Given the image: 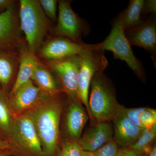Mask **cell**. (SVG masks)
<instances>
[{
	"instance_id": "13",
	"label": "cell",
	"mask_w": 156,
	"mask_h": 156,
	"mask_svg": "<svg viewBox=\"0 0 156 156\" xmlns=\"http://www.w3.org/2000/svg\"><path fill=\"white\" fill-rule=\"evenodd\" d=\"M113 139V131L109 122H96L78 140L84 151L93 152Z\"/></svg>"
},
{
	"instance_id": "32",
	"label": "cell",
	"mask_w": 156,
	"mask_h": 156,
	"mask_svg": "<svg viewBox=\"0 0 156 156\" xmlns=\"http://www.w3.org/2000/svg\"><path fill=\"white\" fill-rule=\"evenodd\" d=\"M82 156H94L93 153L91 152L86 151H83V154Z\"/></svg>"
},
{
	"instance_id": "30",
	"label": "cell",
	"mask_w": 156,
	"mask_h": 156,
	"mask_svg": "<svg viewBox=\"0 0 156 156\" xmlns=\"http://www.w3.org/2000/svg\"><path fill=\"white\" fill-rule=\"evenodd\" d=\"M10 147V144L9 142L0 139V152H5Z\"/></svg>"
},
{
	"instance_id": "2",
	"label": "cell",
	"mask_w": 156,
	"mask_h": 156,
	"mask_svg": "<svg viewBox=\"0 0 156 156\" xmlns=\"http://www.w3.org/2000/svg\"><path fill=\"white\" fill-rule=\"evenodd\" d=\"M89 97L91 120L96 122L112 120L120 104L114 89L103 73H97L92 78Z\"/></svg>"
},
{
	"instance_id": "20",
	"label": "cell",
	"mask_w": 156,
	"mask_h": 156,
	"mask_svg": "<svg viewBox=\"0 0 156 156\" xmlns=\"http://www.w3.org/2000/svg\"><path fill=\"white\" fill-rule=\"evenodd\" d=\"M11 109L10 100H8L5 92L0 89V129L9 136L14 117Z\"/></svg>"
},
{
	"instance_id": "17",
	"label": "cell",
	"mask_w": 156,
	"mask_h": 156,
	"mask_svg": "<svg viewBox=\"0 0 156 156\" xmlns=\"http://www.w3.org/2000/svg\"><path fill=\"white\" fill-rule=\"evenodd\" d=\"M31 80L42 92L48 95H58L62 91L51 73L40 62L34 72Z\"/></svg>"
},
{
	"instance_id": "9",
	"label": "cell",
	"mask_w": 156,
	"mask_h": 156,
	"mask_svg": "<svg viewBox=\"0 0 156 156\" xmlns=\"http://www.w3.org/2000/svg\"><path fill=\"white\" fill-rule=\"evenodd\" d=\"M140 25L126 31L125 35L131 46L143 48L151 55L156 64V19L151 15Z\"/></svg>"
},
{
	"instance_id": "7",
	"label": "cell",
	"mask_w": 156,
	"mask_h": 156,
	"mask_svg": "<svg viewBox=\"0 0 156 156\" xmlns=\"http://www.w3.org/2000/svg\"><path fill=\"white\" fill-rule=\"evenodd\" d=\"M54 32L58 37H63L76 43L82 44L83 34L89 33V24L80 18L73 11L68 1L58 2V15Z\"/></svg>"
},
{
	"instance_id": "11",
	"label": "cell",
	"mask_w": 156,
	"mask_h": 156,
	"mask_svg": "<svg viewBox=\"0 0 156 156\" xmlns=\"http://www.w3.org/2000/svg\"><path fill=\"white\" fill-rule=\"evenodd\" d=\"M20 27L13 6L0 14V53H11L20 42Z\"/></svg>"
},
{
	"instance_id": "10",
	"label": "cell",
	"mask_w": 156,
	"mask_h": 156,
	"mask_svg": "<svg viewBox=\"0 0 156 156\" xmlns=\"http://www.w3.org/2000/svg\"><path fill=\"white\" fill-rule=\"evenodd\" d=\"M112 121L113 140L118 145L123 148H129L133 145L144 129L136 126L127 117L125 107L120 105Z\"/></svg>"
},
{
	"instance_id": "22",
	"label": "cell",
	"mask_w": 156,
	"mask_h": 156,
	"mask_svg": "<svg viewBox=\"0 0 156 156\" xmlns=\"http://www.w3.org/2000/svg\"><path fill=\"white\" fill-rule=\"evenodd\" d=\"M83 151L78 141L71 140L63 144L59 156H82Z\"/></svg>"
},
{
	"instance_id": "23",
	"label": "cell",
	"mask_w": 156,
	"mask_h": 156,
	"mask_svg": "<svg viewBox=\"0 0 156 156\" xmlns=\"http://www.w3.org/2000/svg\"><path fill=\"white\" fill-rule=\"evenodd\" d=\"M140 124L144 128H148L156 125V111L145 108L139 116Z\"/></svg>"
},
{
	"instance_id": "24",
	"label": "cell",
	"mask_w": 156,
	"mask_h": 156,
	"mask_svg": "<svg viewBox=\"0 0 156 156\" xmlns=\"http://www.w3.org/2000/svg\"><path fill=\"white\" fill-rule=\"evenodd\" d=\"M120 150L113 139L92 152L94 156H116Z\"/></svg>"
},
{
	"instance_id": "21",
	"label": "cell",
	"mask_w": 156,
	"mask_h": 156,
	"mask_svg": "<svg viewBox=\"0 0 156 156\" xmlns=\"http://www.w3.org/2000/svg\"><path fill=\"white\" fill-rule=\"evenodd\" d=\"M11 53H0V84L7 87L10 83L14 70Z\"/></svg>"
},
{
	"instance_id": "8",
	"label": "cell",
	"mask_w": 156,
	"mask_h": 156,
	"mask_svg": "<svg viewBox=\"0 0 156 156\" xmlns=\"http://www.w3.org/2000/svg\"><path fill=\"white\" fill-rule=\"evenodd\" d=\"M48 65L58 78L62 91L69 98L79 100L78 87L80 55L61 60L50 61Z\"/></svg>"
},
{
	"instance_id": "15",
	"label": "cell",
	"mask_w": 156,
	"mask_h": 156,
	"mask_svg": "<svg viewBox=\"0 0 156 156\" xmlns=\"http://www.w3.org/2000/svg\"><path fill=\"white\" fill-rule=\"evenodd\" d=\"M66 118V131L71 140L78 141L82 136L89 116L79 100L71 99Z\"/></svg>"
},
{
	"instance_id": "25",
	"label": "cell",
	"mask_w": 156,
	"mask_h": 156,
	"mask_svg": "<svg viewBox=\"0 0 156 156\" xmlns=\"http://www.w3.org/2000/svg\"><path fill=\"white\" fill-rule=\"evenodd\" d=\"M39 2L46 16L53 21H56L57 20V1L56 0H40Z\"/></svg>"
},
{
	"instance_id": "3",
	"label": "cell",
	"mask_w": 156,
	"mask_h": 156,
	"mask_svg": "<svg viewBox=\"0 0 156 156\" xmlns=\"http://www.w3.org/2000/svg\"><path fill=\"white\" fill-rule=\"evenodd\" d=\"M20 27L27 41L28 49L35 53L41 47L49 28V20L39 1L20 2Z\"/></svg>"
},
{
	"instance_id": "6",
	"label": "cell",
	"mask_w": 156,
	"mask_h": 156,
	"mask_svg": "<svg viewBox=\"0 0 156 156\" xmlns=\"http://www.w3.org/2000/svg\"><path fill=\"white\" fill-rule=\"evenodd\" d=\"M9 136L18 147L26 153L33 156H44L33 122L25 114L13 117Z\"/></svg>"
},
{
	"instance_id": "18",
	"label": "cell",
	"mask_w": 156,
	"mask_h": 156,
	"mask_svg": "<svg viewBox=\"0 0 156 156\" xmlns=\"http://www.w3.org/2000/svg\"><path fill=\"white\" fill-rule=\"evenodd\" d=\"M145 1L131 0L123 11L122 25L124 31L140 25L146 18L144 14Z\"/></svg>"
},
{
	"instance_id": "14",
	"label": "cell",
	"mask_w": 156,
	"mask_h": 156,
	"mask_svg": "<svg viewBox=\"0 0 156 156\" xmlns=\"http://www.w3.org/2000/svg\"><path fill=\"white\" fill-rule=\"evenodd\" d=\"M44 94L30 80L10 96L11 108L17 115L21 114L35 105Z\"/></svg>"
},
{
	"instance_id": "27",
	"label": "cell",
	"mask_w": 156,
	"mask_h": 156,
	"mask_svg": "<svg viewBox=\"0 0 156 156\" xmlns=\"http://www.w3.org/2000/svg\"><path fill=\"white\" fill-rule=\"evenodd\" d=\"M156 13V0L145 1L144 6V14L145 16L148 14L155 15Z\"/></svg>"
},
{
	"instance_id": "4",
	"label": "cell",
	"mask_w": 156,
	"mask_h": 156,
	"mask_svg": "<svg viewBox=\"0 0 156 156\" xmlns=\"http://www.w3.org/2000/svg\"><path fill=\"white\" fill-rule=\"evenodd\" d=\"M123 11L117 16L112 23L110 33L101 43L98 48L113 53L114 58L125 62L129 67L141 80L144 79V71L142 63L134 55L131 46L125 35L122 25Z\"/></svg>"
},
{
	"instance_id": "1",
	"label": "cell",
	"mask_w": 156,
	"mask_h": 156,
	"mask_svg": "<svg viewBox=\"0 0 156 156\" xmlns=\"http://www.w3.org/2000/svg\"><path fill=\"white\" fill-rule=\"evenodd\" d=\"M57 96L45 93L35 105L24 112L33 122L44 156H55L58 149L62 107Z\"/></svg>"
},
{
	"instance_id": "16",
	"label": "cell",
	"mask_w": 156,
	"mask_h": 156,
	"mask_svg": "<svg viewBox=\"0 0 156 156\" xmlns=\"http://www.w3.org/2000/svg\"><path fill=\"white\" fill-rule=\"evenodd\" d=\"M20 54L19 70L10 96L13 95L21 86L31 80L34 72L40 62L34 53L28 48L21 49Z\"/></svg>"
},
{
	"instance_id": "33",
	"label": "cell",
	"mask_w": 156,
	"mask_h": 156,
	"mask_svg": "<svg viewBox=\"0 0 156 156\" xmlns=\"http://www.w3.org/2000/svg\"><path fill=\"white\" fill-rule=\"evenodd\" d=\"M0 156H7V154H6L5 152H0Z\"/></svg>"
},
{
	"instance_id": "12",
	"label": "cell",
	"mask_w": 156,
	"mask_h": 156,
	"mask_svg": "<svg viewBox=\"0 0 156 156\" xmlns=\"http://www.w3.org/2000/svg\"><path fill=\"white\" fill-rule=\"evenodd\" d=\"M91 44L76 43L63 37L52 39L41 49V55L50 61L61 60L70 56L80 55Z\"/></svg>"
},
{
	"instance_id": "5",
	"label": "cell",
	"mask_w": 156,
	"mask_h": 156,
	"mask_svg": "<svg viewBox=\"0 0 156 156\" xmlns=\"http://www.w3.org/2000/svg\"><path fill=\"white\" fill-rule=\"evenodd\" d=\"M104 52L99 50L98 44H91L90 48L80 54L78 98L86 107L90 118L91 116L89 111V97L91 81L96 73H103L108 64Z\"/></svg>"
},
{
	"instance_id": "26",
	"label": "cell",
	"mask_w": 156,
	"mask_h": 156,
	"mask_svg": "<svg viewBox=\"0 0 156 156\" xmlns=\"http://www.w3.org/2000/svg\"><path fill=\"white\" fill-rule=\"evenodd\" d=\"M145 108H126L125 107V111L126 115L134 123L140 128H143L140 121L139 116Z\"/></svg>"
},
{
	"instance_id": "31",
	"label": "cell",
	"mask_w": 156,
	"mask_h": 156,
	"mask_svg": "<svg viewBox=\"0 0 156 156\" xmlns=\"http://www.w3.org/2000/svg\"><path fill=\"white\" fill-rule=\"evenodd\" d=\"M148 156H156V147L155 145L153 148L152 150L151 151L150 154H149Z\"/></svg>"
},
{
	"instance_id": "28",
	"label": "cell",
	"mask_w": 156,
	"mask_h": 156,
	"mask_svg": "<svg viewBox=\"0 0 156 156\" xmlns=\"http://www.w3.org/2000/svg\"><path fill=\"white\" fill-rule=\"evenodd\" d=\"M145 154L130 148L120 150L116 156H145Z\"/></svg>"
},
{
	"instance_id": "29",
	"label": "cell",
	"mask_w": 156,
	"mask_h": 156,
	"mask_svg": "<svg viewBox=\"0 0 156 156\" xmlns=\"http://www.w3.org/2000/svg\"><path fill=\"white\" fill-rule=\"evenodd\" d=\"M14 1L11 0H0V10L7 9L13 6Z\"/></svg>"
},
{
	"instance_id": "19",
	"label": "cell",
	"mask_w": 156,
	"mask_h": 156,
	"mask_svg": "<svg viewBox=\"0 0 156 156\" xmlns=\"http://www.w3.org/2000/svg\"><path fill=\"white\" fill-rule=\"evenodd\" d=\"M156 136V125L151 128H144L139 138L130 148L145 154H149L154 147L152 146Z\"/></svg>"
}]
</instances>
